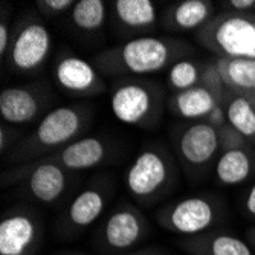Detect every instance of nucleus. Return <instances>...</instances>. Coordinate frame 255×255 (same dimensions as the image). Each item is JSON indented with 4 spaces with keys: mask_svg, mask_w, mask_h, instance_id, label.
I'll return each mask as SVG.
<instances>
[{
    "mask_svg": "<svg viewBox=\"0 0 255 255\" xmlns=\"http://www.w3.org/2000/svg\"><path fill=\"white\" fill-rule=\"evenodd\" d=\"M113 20L126 32H150L157 25L156 5L150 0H115Z\"/></svg>",
    "mask_w": 255,
    "mask_h": 255,
    "instance_id": "obj_18",
    "label": "nucleus"
},
{
    "mask_svg": "<svg viewBox=\"0 0 255 255\" xmlns=\"http://www.w3.org/2000/svg\"><path fill=\"white\" fill-rule=\"evenodd\" d=\"M75 173L44 159L15 165L2 174V185L20 183L28 197L46 206H57L72 191Z\"/></svg>",
    "mask_w": 255,
    "mask_h": 255,
    "instance_id": "obj_8",
    "label": "nucleus"
},
{
    "mask_svg": "<svg viewBox=\"0 0 255 255\" xmlns=\"http://www.w3.org/2000/svg\"><path fill=\"white\" fill-rule=\"evenodd\" d=\"M226 217L223 202L213 194L187 196L162 205L154 213L156 223L180 237H193L216 229Z\"/></svg>",
    "mask_w": 255,
    "mask_h": 255,
    "instance_id": "obj_6",
    "label": "nucleus"
},
{
    "mask_svg": "<svg viewBox=\"0 0 255 255\" xmlns=\"http://www.w3.org/2000/svg\"><path fill=\"white\" fill-rule=\"evenodd\" d=\"M74 0H35V6L44 17H60L69 14L75 6Z\"/></svg>",
    "mask_w": 255,
    "mask_h": 255,
    "instance_id": "obj_26",
    "label": "nucleus"
},
{
    "mask_svg": "<svg viewBox=\"0 0 255 255\" xmlns=\"http://www.w3.org/2000/svg\"><path fill=\"white\" fill-rule=\"evenodd\" d=\"M67 255H78V252L77 254H67Z\"/></svg>",
    "mask_w": 255,
    "mask_h": 255,
    "instance_id": "obj_35",
    "label": "nucleus"
},
{
    "mask_svg": "<svg viewBox=\"0 0 255 255\" xmlns=\"http://www.w3.org/2000/svg\"><path fill=\"white\" fill-rule=\"evenodd\" d=\"M219 136H220V148H222V151L246 148V147L251 145L231 124H226L225 127H222L219 130Z\"/></svg>",
    "mask_w": 255,
    "mask_h": 255,
    "instance_id": "obj_27",
    "label": "nucleus"
},
{
    "mask_svg": "<svg viewBox=\"0 0 255 255\" xmlns=\"http://www.w3.org/2000/svg\"><path fill=\"white\" fill-rule=\"evenodd\" d=\"M67 17L78 31L95 34L106 25L107 3L103 0H80Z\"/></svg>",
    "mask_w": 255,
    "mask_h": 255,
    "instance_id": "obj_23",
    "label": "nucleus"
},
{
    "mask_svg": "<svg viewBox=\"0 0 255 255\" xmlns=\"http://www.w3.org/2000/svg\"><path fill=\"white\" fill-rule=\"evenodd\" d=\"M194 40L216 57L255 60V14L222 11L194 32Z\"/></svg>",
    "mask_w": 255,
    "mask_h": 255,
    "instance_id": "obj_5",
    "label": "nucleus"
},
{
    "mask_svg": "<svg viewBox=\"0 0 255 255\" xmlns=\"http://www.w3.org/2000/svg\"><path fill=\"white\" fill-rule=\"evenodd\" d=\"M25 134L17 127L5 123L0 124V153H2V156H6L20 142V139Z\"/></svg>",
    "mask_w": 255,
    "mask_h": 255,
    "instance_id": "obj_28",
    "label": "nucleus"
},
{
    "mask_svg": "<svg viewBox=\"0 0 255 255\" xmlns=\"http://www.w3.org/2000/svg\"><path fill=\"white\" fill-rule=\"evenodd\" d=\"M110 153L112 148L106 139L100 136H83L61 150L41 159L54 162L61 168L77 174L78 171L100 167L109 159Z\"/></svg>",
    "mask_w": 255,
    "mask_h": 255,
    "instance_id": "obj_15",
    "label": "nucleus"
},
{
    "mask_svg": "<svg viewBox=\"0 0 255 255\" xmlns=\"http://www.w3.org/2000/svg\"><path fill=\"white\" fill-rule=\"evenodd\" d=\"M222 6L223 11L255 14V0H229V2H222Z\"/></svg>",
    "mask_w": 255,
    "mask_h": 255,
    "instance_id": "obj_30",
    "label": "nucleus"
},
{
    "mask_svg": "<svg viewBox=\"0 0 255 255\" xmlns=\"http://www.w3.org/2000/svg\"><path fill=\"white\" fill-rule=\"evenodd\" d=\"M210 126H213L214 128L220 130L222 127H225L228 124V118H226V112L222 106H217L210 115H208V118L205 120Z\"/></svg>",
    "mask_w": 255,
    "mask_h": 255,
    "instance_id": "obj_32",
    "label": "nucleus"
},
{
    "mask_svg": "<svg viewBox=\"0 0 255 255\" xmlns=\"http://www.w3.org/2000/svg\"><path fill=\"white\" fill-rule=\"evenodd\" d=\"M226 94H234L255 104V60L216 57Z\"/></svg>",
    "mask_w": 255,
    "mask_h": 255,
    "instance_id": "obj_19",
    "label": "nucleus"
},
{
    "mask_svg": "<svg viewBox=\"0 0 255 255\" xmlns=\"http://www.w3.org/2000/svg\"><path fill=\"white\" fill-rule=\"evenodd\" d=\"M194 52V46L183 38L139 35L95 54L92 64L104 78L147 77L191 58Z\"/></svg>",
    "mask_w": 255,
    "mask_h": 255,
    "instance_id": "obj_1",
    "label": "nucleus"
},
{
    "mask_svg": "<svg viewBox=\"0 0 255 255\" xmlns=\"http://www.w3.org/2000/svg\"><path fill=\"white\" fill-rule=\"evenodd\" d=\"M202 86H205L208 90L211 92L213 97L217 100L219 106H223V101L226 97V87H225L223 78L219 72L216 58L205 63V71L202 75Z\"/></svg>",
    "mask_w": 255,
    "mask_h": 255,
    "instance_id": "obj_25",
    "label": "nucleus"
},
{
    "mask_svg": "<svg viewBox=\"0 0 255 255\" xmlns=\"http://www.w3.org/2000/svg\"><path fill=\"white\" fill-rule=\"evenodd\" d=\"M44 240L41 211L26 203H17L0 219V255H37Z\"/></svg>",
    "mask_w": 255,
    "mask_h": 255,
    "instance_id": "obj_11",
    "label": "nucleus"
},
{
    "mask_svg": "<svg viewBox=\"0 0 255 255\" xmlns=\"http://www.w3.org/2000/svg\"><path fill=\"white\" fill-rule=\"evenodd\" d=\"M177 165L162 144H148L139 150L128 165L124 183L127 193L141 206H153L177 185Z\"/></svg>",
    "mask_w": 255,
    "mask_h": 255,
    "instance_id": "obj_3",
    "label": "nucleus"
},
{
    "mask_svg": "<svg viewBox=\"0 0 255 255\" xmlns=\"http://www.w3.org/2000/svg\"><path fill=\"white\" fill-rule=\"evenodd\" d=\"M171 137L179 162L188 174L202 173L222 153L219 130L206 121L176 126Z\"/></svg>",
    "mask_w": 255,
    "mask_h": 255,
    "instance_id": "obj_12",
    "label": "nucleus"
},
{
    "mask_svg": "<svg viewBox=\"0 0 255 255\" xmlns=\"http://www.w3.org/2000/svg\"><path fill=\"white\" fill-rule=\"evenodd\" d=\"M177 246L190 255H255L246 240L220 229L182 237Z\"/></svg>",
    "mask_w": 255,
    "mask_h": 255,
    "instance_id": "obj_16",
    "label": "nucleus"
},
{
    "mask_svg": "<svg viewBox=\"0 0 255 255\" xmlns=\"http://www.w3.org/2000/svg\"><path fill=\"white\" fill-rule=\"evenodd\" d=\"M242 206H243V213L245 216L255 222V183H252L251 187L246 190L243 200H242Z\"/></svg>",
    "mask_w": 255,
    "mask_h": 255,
    "instance_id": "obj_31",
    "label": "nucleus"
},
{
    "mask_svg": "<svg viewBox=\"0 0 255 255\" xmlns=\"http://www.w3.org/2000/svg\"><path fill=\"white\" fill-rule=\"evenodd\" d=\"M165 103V89L147 77L117 78L110 87L113 117L127 126L153 128L162 120Z\"/></svg>",
    "mask_w": 255,
    "mask_h": 255,
    "instance_id": "obj_4",
    "label": "nucleus"
},
{
    "mask_svg": "<svg viewBox=\"0 0 255 255\" xmlns=\"http://www.w3.org/2000/svg\"><path fill=\"white\" fill-rule=\"evenodd\" d=\"M11 38H12V28L9 26L6 17L2 15V20H0V58H2V61H5L6 58Z\"/></svg>",
    "mask_w": 255,
    "mask_h": 255,
    "instance_id": "obj_29",
    "label": "nucleus"
},
{
    "mask_svg": "<svg viewBox=\"0 0 255 255\" xmlns=\"http://www.w3.org/2000/svg\"><path fill=\"white\" fill-rule=\"evenodd\" d=\"M95 113L97 109L92 103H74L52 109L6 154V162L21 165L61 150L84 136Z\"/></svg>",
    "mask_w": 255,
    "mask_h": 255,
    "instance_id": "obj_2",
    "label": "nucleus"
},
{
    "mask_svg": "<svg viewBox=\"0 0 255 255\" xmlns=\"http://www.w3.org/2000/svg\"><path fill=\"white\" fill-rule=\"evenodd\" d=\"M57 87L72 98L100 97L107 92L104 77L90 61L74 52H61L52 67Z\"/></svg>",
    "mask_w": 255,
    "mask_h": 255,
    "instance_id": "obj_14",
    "label": "nucleus"
},
{
    "mask_svg": "<svg viewBox=\"0 0 255 255\" xmlns=\"http://www.w3.org/2000/svg\"><path fill=\"white\" fill-rule=\"evenodd\" d=\"M54 100L51 86L44 81L5 87L0 92V117L9 126H28L51 112Z\"/></svg>",
    "mask_w": 255,
    "mask_h": 255,
    "instance_id": "obj_13",
    "label": "nucleus"
},
{
    "mask_svg": "<svg viewBox=\"0 0 255 255\" xmlns=\"http://www.w3.org/2000/svg\"><path fill=\"white\" fill-rule=\"evenodd\" d=\"M255 171V154L252 145L239 150L222 151L217 157L214 174L216 180L225 187H236L248 179Z\"/></svg>",
    "mask_w": 255,
    "mask_h": 255,
    "instance_id": "obj_20",
    "label": "nucleus"
},
{
    "mask_svg": "<svg viewBox=\"0 0 255 255\" xmlns=\"http://www.w3.org/2000/svg\"><path fill=\"white\" fill-rule=\"evenodd\" d=\"M52 51V35L43 21L28 17L17 21L5 58L15 75H37L41 72Z\"/></svg>",
    "mask_w": 255,
    "mask_h": 255,
    "instance_id": "obj_9",
    "label": "nucleus"
},
{
    "mask_svg": "<svg viewBox=\"0 0 255 255\" xmlns=\"http://www.w3.org/2000/svg\"><path fill=\"white\" fill-rule=\"evenodd\" d=\"M113 182L110 177L92 180L66 206L55 223V236L63 242H71L86 233L104 214L107 203L113 196Z\"/></svg>",
    "mask_w": 255,
    "mask_h": 255,
    "instance_id": "obj_10",
    "label": "nucleus"
},
{
    "mask_svg": "<svg viewBox=\"0 0 255 255\" xmlns=\"http://www.w3.org/2000/svg\"><path fill=\"white\" fill-rule=\"evenodd\" d=\"M246 242H248V245L252 248V251L255 252V226H251V228L246 231Z\"/></svg>",
    "mask_w": 255,
    "mask_h": 255,
    "instance_id": "obj_34",
    "label": "nucleus"
},
{
    "mask_svg": "<svg viewBox=\"0 0 255 255\" xmlns=\"http://www.w3.org/2000/svg\"><path fill=\"white\" fill-rule=\"evenodd\" d=\"M214 15V3L210 0H180L164 11L162 26L170 32H196Z\"/></svg>",
    "mask_w": 255,
    "mask_h": 255,
    "instance_id": "obj_17",
    "label": "nucleus"
},
{
    "mask_svg": "<svg viewBox=\"0 0 255 255\" xmlns=\"http://www.w3.org/2000/svg\"><path fill=\"white\" fill-rule=\"evenodd\" d=\"M151 233V226L141 208L123 200L104 216L94 234V249L98 255H120L136 251Z\"/></svg>",
    "mask_w": 255,
    "mask_h": 255,
    "instance_id": "obj_7",
    "label": "nucleus"
},
{
    "mask_svg": "<svg viewBox=\"0 0 255 255\" xmlns=\"http://www.w3.org/2000/svg\"><path fill=\"white\" fill-rule=\"evenodd\" d=\"M205 71V61L185 58L176 61L167 72V84L174 94L183 92L202 84V75Z\"/></svg>",
    "mask_w": 255,
    "mask_h": 255,
    "instance_id": "obj_24",
    "label": "nucleus"
},
{
    "mask_svg": "<svg viewBox=\"0 0 255 255\" xmlns=\"http://www.w3.org/2000/svg\"><path fill=\"white\" fill-rule=\"evenodd\" d=\"M168 109L179 118L188 121L206 120L217 106V100L205 86H197L183 92L173 94L168 100Z\"/></svg>",
    "mask_w": 255,
    "mask_h": 255,
    "instance_id": "obj_21",
    "label": "nucleus"
},
{
    "mask_svg": "<svg viewBox=\"0 0 255 255\" xmlns=\"http://www.w3.org/2000/svg\"><path fill=\"white\" fill-rule=\"evenodd\" d=\"M222 107L226 112L228 124L233 126L252 147H255V104L228 92Z\"/></svg>",
    "mask_w": 255,
    "mask_h": 255,
    "instance_id": "obj_22",
    "label": "nucleus"
},
{
    "mask_svg": "<svg viewBox=\"0 0 255 255\" xmlns=\"http://www.w3.org/2000/svg\"><path fill=\"white\" fill-rule=\"evenodd\" d=\"M78 255H98V254H83V252H78ZM120 255H170V254L165 252L162 248H145V249L131 251V252H126V254H120Z\"/></svg>",
    "mask_w": 255,
    "mask_h": 255,
    "instance_id": "obj_33",
    "label": "nucleus"
}]
</instances>
